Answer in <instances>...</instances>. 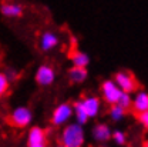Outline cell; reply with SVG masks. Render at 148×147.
I'll use <instances>...</instances> for the list:
<instances>
[{
    "instance_id": "cell-8",
    "label": "cell",
    "mask_w": 148,
    "mask_h": 147,
    "mask_svg": "<svg viewBox=\"0 0 148 147\" xmlns=\"http://www.w3.org/2000/svg\"><path fill=\"white\" fill-rule=\"evenodd\" d=\"M60 37L58 35H56L51 30H46L40 35V40H38V46L41 52H51L53 49H56L58 46Z\"/></svg>"
},
{
    "instance_id": "cell-20",
    "label": "cell",
    "mask_w": 148,
    "mask_h": 147,
    "mask_svg": "<svg viewBox=\"0 0 148 147\" xmlns=\"http://www.w3.org/2000/svg\"><path fill=\"white\" fill-rule=\"evenodd\" d=\"M137 119H138V121L141 123V126L148 131V110L143 111V113H140V114H137Z\"/></svg>"
},
{
    "instance_id": "cell-2",
    "label": "cell",
    "mask_w": 148,
    "mask_h": 147,
    "mask_svg": "<svg viewBox=\"0 0 148 147\" xmlns=\"http://www.w3.org/2000/svg\"><path fill=\"white\" fill-rule=\"evenodd\" d=\"M33 120V113L29 107L26 106H18L14 110L12 111L9 116H7V123L13 127H17V129H24L27 126H30Z\"/></svg>"
},
{
    "instance_id": "cell-19",
    "label": "cell",
    "mask_w": 148,
    "mask_h": 147,
    "mask_svg": "<svg viewBox=\"0 0 148 147\" xmlns=\"http://www.w3.org/2000/svg\"><path fill=\"white\" fill-rule=\"evenodd\" d=\"M9 86H10V81L7 80V77H6L4 72H0V99L7 93Z\"/></svg>"
},
{
    "instance_id": "cell-5",
    "label": "cell",
    "mask_w": 148,
    "mask_h": 147,
    "mask_svg": "<svg viewBox=\"0 0 148 147\" xmlns=\"http://www.w3.org/2000/svg\"><path fill=\"white\" fill-rule=\"evenodd\" d=\"M121 89L115 84L114 80H104L101 84V96L103 100L108 104H117L120 96H121Z\"/></svg>"
},
{
    "instance_id": "cell-16",
    "label": "cell",
    "mask_w": 148,
    "mask_h": 147,
    "mask_svg": "<svg viewBox=\"0 0 148 147\" xmlns=\"http://www.w3.org/2000/svg\"><path fill=\"white\" fill-rule=\"evenodd\" d=\"M108 114H110V119L112 121H120V120H123L124 116L127 114V110L123 109V107L118 106V104H111Z\"/></svg>"
},
{
    "instance_id": "cell-12",
    "label": "cell",
    "mask_w": 148,
    "mask_h": 147,
    "mask_svg": "<svg viewBox=\"0 0 148 147\" xmlns=\"http://www.w3.org/2000/svg\"><path fill=\"white\" fill-rule=\"evenodd\" d=\"M111 129L108 124L106 123H97L91 130V134H92V139L95 141H108L111 139Z\"/></svg>"
},
{
    "instance_id": "cell-7",
    "label": "cell",
    "mask_w": 148,
    "mask_h": 147,
    "mask_svg": "<svg viewBox=\"0 0 148 147\" xmlns=\"http://www.w3.org/2000/svg\"><path fill=\"white\" fill-rule=\"evenodd\" d=\"M0 13L7 19H20L24 14V6L18 1H3L0 4Z\"/></svg>"
},
{
    "instance_id": "cell-1",
    "label": "cell",
    "mask_w": 148,
    "mask_h": 147,
    "mask_svg": "<svg viewBox=\"0 0 148 147\" xmlns=\"http://www.w3.org/2000/svg\"><path fill=\"white\" fill-rule=\"evenodd\" d=\"M86 141L84 127L78 123L67 124L60 134V144L64 147H83Z\"/></svg>"
},
{
    "instance_id": "cell-13",
    "label": "cell",
    "mask_w": 148,
    "mask_h": 147,
    "mask_svg": "<svg viewBox=\"0 0 148 147\" xmlns=\"http://www.w3.org/2000/svg\"><path fill=\"white\" fill-rule=\"evenodd\" d=\"M69 79L71 83H75V84H80L83 83L84 80H87L88 77V72H87V67H77V66H73L70 70H69Z\"/></svg>"
},
{
    "instance_id": "cell-18",
    "label": "cell",
    "mask_w": 148,
    "mask_h": 147,
    "mask_svg": "<svg viewBox=\"0 0 148 147\" xmlns=\"http://www.w3.org/2000/svg\"><path fill=\"white\" fill-rule=\"evenodd\" d=\"M111 139H112L118 146H124V144L127 143V134H125L124 131H121V130H114V131L111 133Z\"/></svg>"
},
{
    "instance_id": "cell-3",
    "label": "cell",
    "mask_w": 148,
    "mask_h": 147,
    "mask_svg": "<svg viewBox=\"0 0 148 147\" xmlns=\"http://www.w3.org/2000/svg\"><path fill=\"white\" fill-rule=\"evenodd\" d=\"M115 84L121 89V92L125 93H135L140 89V83L138 80L135 79V76L131 73V72H117L114 74V79Z\"/></svg>"
},
{
    "instance_id": "cell-6",
    "label": "cell",
    "mask_w": 148,
    "mask_h": 147,
    "mask_svg": "<svg viewBox=\"0 0 148 147\" xmlns=\"http://www.w3.org/2000/svg\"><path fill=\"white\" fill-rule=\"evenodd\" d=\"M34 80L40 87H49L54 83L56 80V70L50 64H41L38 66L34 76Z\"/></svg>"
},
{
    "instance_id": "cell-15",
    "label": "cell",
    "mask_w": 148,
    "mask_h": 147,
    "mask_svg": "<svg viewBox=\"0 0 148 147\" xmlns=\"http://www.w3.org/2000/svg\"><path fill=\"white\" fill-rule=\"evenodd\" d=\"M91 59L90 56L81 50H74V53L71 55V63L73 66H77V67H87L90 64Z\"/></svg>"
},
{
    "instance_id": "cell-11",
    "label": "cell",
    "mask_w": 148,
    "mask_h": 147,
    "mask_svg": "<svg viewBox=\"0 0 148 147\" xmlns=\"http://www.w3.org/2000/svg\"><path fill=\"white\" fill-rule=\"evenodd\" d=\"M46 140H47V134H46V130L41 129V127H32L29 131V136H27V143L29 146H40V144H46Z\"/></svg>"
},
{
    "instance_id": "cell-21",
    "label": "cell",
    "mask_w": 148,
    "mask_h": 147,
    "mask_svg": "<svg viewBox=\"0 0 148 147\" xmlns=\"http://www.w3.org/2000/svg\"><path fill=\"white\" fill-rule=\"evenodd\" d=\"M3 72H4L6 77H7V80H9L10 83L14 81V80L17 79V72H16V69H13V67H7V69H4Z\"/></svg>"
},
{
    "instance_id": "cell-10",
    "label": "cell",
    "mask_w": 148,
    "mask_h": 147,
    "mask_svg": "<svg viewBox=\"0 0 148 147\" xmlns=\"http://www.w3.org/2000/svg\"><path fill=\"white\" fill-rule=\"evenodd\" d=\"M135 97L132 99V103H131V110L132 113L137 116L143 111L148 110V93L144 90H137Z\"/></svg>"
},
{
    "instance_id": "cell-24",
    "label": "cell",
    "mask_w": 148,
    "mask_h": 147,
    "mask_svg": "<svg viewBox=\"0 0 148 147\" xmlns=\"http://www.w3.org/2000/svg\"><path fill=\"white\" fill-rule=\"evenodd\" d=\"M57 147H64V146H63V144H60V146H57Z\"/></svg>"
},
{
    "instance_id": "cell-17",
    "label": "cell",
    "mask_w": 148,
    "mask_h": 147,
    "mask_svg": "<svg viewBox=\"0 0 148 147\" xmlns=\"http://www.w3.org/2000/svg\"><path fill=\"white\" fill-rule=\"evenodd\" d=\"M131 103H132V97H131L130 93H125V92L121 93V96H120V99L117 101L118 106H121L123 109H125L127 111L131 109Z\"/></svg>"
},
{
    "instance_id": "cell-23",
    "label": "cell",
    "mask_w": 148,
    "mask_h": 147,
    "mask_svg": "<svg viewBox=\"0 0 148 147\" xmlns=\"http://www.w3.org/2000/svg\"><path fill=\"white\" fill-rule=\"evenodd\" d=\"M143 147H148V141H145V143H144V146Z\"/></svg>"
},
{
    "instance_id": "cell-4",
    "label": "cell",
    "mask_w": 148,
    "mask_h": 147,
    "mask_svg": "<svg viewBox=\"0 0 148 147\" xmlns=\"http://www.w3.org/2000/svg\"><path fill=\"white\" fill-rule=\"evenodd\" d=\"M73 116V104L70 103H61L56 107L51 113V124L56 127L64 126L69 123V120Z\"/></svg>"
},
{
    "instance_id": "cell-14",
    "label": "cell",
    "mask_w": 148,
    "mask_h": 147,
    "mask_svg": "<svg viewBox=\"0 0 148 147\" xmlns=\"http://www.w3.org/2000/svg\"><path fill=\"white\" fill-rule=\"evenodd\" d=\"M73 114H74V117H75V123H78V124H81V126H84V124L90 120V117L87 116V113L83 109L80 100H75L73 103Z\"/></svg>"
},
{
    "instance_id": "cell-9",
    "label": "cell",
    "mask_w": 148,
    "mask_h": 147,
    "mask_svg": "<svg viewBox=\"0 0 148 147\" xmlns=\"http://www.w3.org/2000/svg\"><path fill=\"white\" fill-rule=\"evenodd\" d=\"M80 101H81V106H83L84 111L87 113V116L90 119L98 116L100 109H101V100L97 96H88V97L80 99Z\"/></svg>"
},
{
    "instance_id": "cell-22",
    "label": "cell",
    "mask_w": 148,
    "mask_h": 147,
    "mask_svg": "<svg viewBox=\"0 0 148 147\" xmlns=\"http://www.w3.org/2000/svg\"><path fill=\"white\" fill-rule=\"evenodd\" d=\"M29 147H46V144H40V146H29Z\"/></svg>"
}]
</instances>
